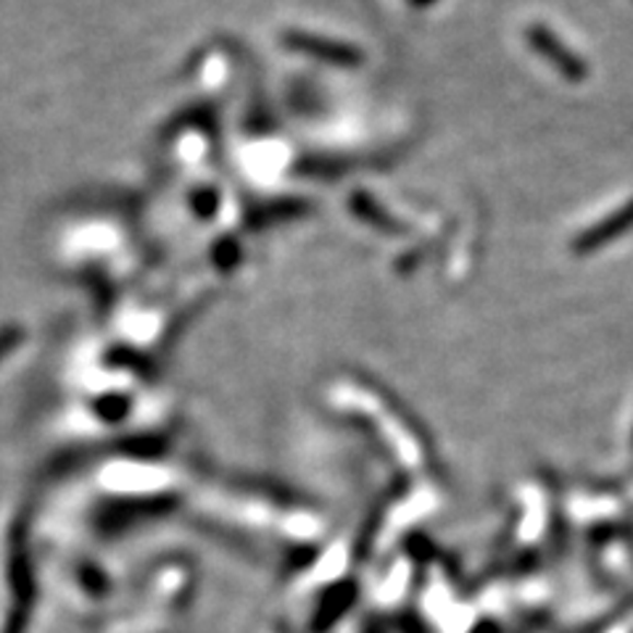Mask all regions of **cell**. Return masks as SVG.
<instances>
[{"instance_id":"1","label":"cell","mask_w":633,"mask_h":633,"mask_svg":"<svg viewBox=\"0 0 633 633\" xmlns=\"http://www.w3.org/2000/svg\"><path fill=\"white\" fill-rule=\"evenodd\" d=\"M631 225H633V201L629 203V207L620 209L618 214L607 216L605 222H599V225L594 227V230H586L584 238L575 241V248H578V251H588V248L602 246V243L618 238V235L623 233L625 227H631Z\"/></svg>"},{"instance_id":"2","label":"cell","mask_w":633,"mask_h":633,"mask_svg":"<svg viewBox=\"0 0 633 633\" xmlns=\"http://www.w3.org/2000/svg\"><path fill=\"white\" fill-rule=\"evenodd\" d=\"M530 37H534V46L541 50L543 56H552L554 63L562 69L565 74H581V67H578V59H575L573 54H567V50H562V46H558V37L549 35L547 30L541 27H534L530 30Z\"/></svg>"}]
</instances>
